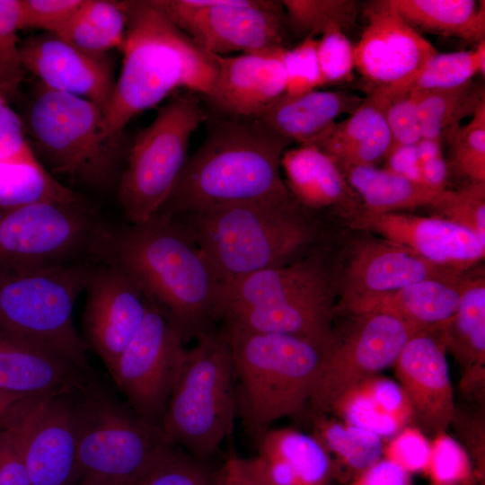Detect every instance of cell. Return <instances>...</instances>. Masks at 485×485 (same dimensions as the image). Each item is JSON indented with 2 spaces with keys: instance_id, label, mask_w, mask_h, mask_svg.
<instances>
[{
  "instance_id": "6da1fadb",
  "label": "cell",
  "mask_w": 485,
  "mask_h": 485,
  "mask_svg": "<svg viewBox=\"0 0 485 485\" xmlns=\"http://www.w3.org/2000/svg\"><path fill=\"white\" fill-rule=\"evenodd\" d=\"M100 261L128 273L159 306L184 342L216 319L222 283L189 229L178 219L110 227Z\"/></svg>"
},
{
  "instance_id": "7a4b0ae2",
  "label": "cell",
  "mask_w": 485,
  "mask_h": 485,
  "mask_svg": "<svg viewBox=\"0 0 485 485\" xmlns=\"http://www.w3.org/2000/svg\"><path fill=\"white\" fill-rule=\"evenodd\" d=\"M206 121L203 143L156 215L179 217L233 202L292 196L280 173L291 141L258 118L219 113Z\"/></svg>"
},
{
  "instance_id": "3957f363",
  "label": "cell",
  "mask_w": 485,
  "mask_h": 485,
  "mask_svg": "<svg viewBox=\"0 0 485 485\" xmlns=\"http://www.w3.org/2000/svg\"><path fill=\"white\" fill-rule=\"evenodd\" d=\"M121 3L127 17L122 66L104 112L110 134L119 139L135 116L178 89L207 98L217 75L213 55L199 48L150 0Z\"/></svg>"
},
{
  "instance_id": "277c9868",
  "label": "cell",
  "mask_w": 485,
  "mask_h": 485,
  "mask_svg": "<svg viewBox=\"0 0 485 485\" xmlns=\"http://www.w3.org/2000/svg\"><path fill=\"white\" fill-rule=\"evenodd\" d=\"M222 285L300 258L319 228L294 196L212 207L179 217Z\"/></svg>"
},
{
  "instance_id": "5b68a950",
  "label": "cell",
  "mask_w": 485,
  "mask_h": 485,
  "mask_svg": "<svg viewBox=\"0 0 485 485\" xmlns=\"http://www.w3.org/2000/svg\"><path fill=\"white\" fill-rule=\"evenodd\" d=\"M336 284L323 254L262 269L222 285L216 319L225 328L332 339Z\"/></svg>"
},
{
  "instance_id": "8992f818",
  "label": "cell",
  "mask_w": 485,
  "mask_h": 485,
  "mask_svg": "<svg viewBox=\"0 0 485 485\" xmlns=\"http://www.w3.org/2000/svg\"><path fill=\"white\" fill-rule=\"evenodd\" d=\"M235 377L237 414L259 438L278 419L307 413L328 346L290 334L225 328Z\"/></svg>"
},
{
  "instance_id": "52a82bcc",
  "label": "cell",
  "mask_w": 485,
  "mask_h": 485,
  "mask_svg": "<svg viewBox=\"0 0 485 485\" xmlns=\"http://www.w3.org/2000/svg\"><path fill=\"white\" fill-rule=\"evenodd\" d=\"M80 482L137 485L175 446L96 375L72 394Z\"/></svg>"
},
{
  "instance_id": "ba28073f",
  "label": "cell",
  "mask_w": 485,
  "mask_h": 485,
  "mask_svg": "<svg viewBox=\"0 0 485 485\" xmlns=\"http://www.w3.org/2000/svg\"><path fill=\"white\" fill-rule=\"evenodd\" d=\"M23 127L36 158L52 176L94 189L119 181L123 141L110 134L104 111L95 103L40 84Z\"/></svg>"
},
{
  "instance_id": "9c48e42d",
  "label": "cell",
  "mask_w": 485,
  "mask_h": 485,
  "mask_svg": "<svg viewBox=\"0 0 485 485\" xmlns=\"http://www.w3.org/2000/svg\"><path fill=\"white\" fill-rule=\"evenodd\" d=\"M185 349L161 428L179 448L204 461L232 434L237 398L232 352L210 330Z\"/></svg>"
},
{
  "instance_id": "30bf717a",
  "label": "cell",
  "mask_w": 485,
  "mask_h": 485,
  "mask_svg": "<svg viewBox=\"0 0 485 485\" xmlns=\"http://www.w3.org/2000/svg\"><path fill=\"white\" fill-rule=\"evenodd\" d=\"M95 265L0 266V329L58 352L85 374L95 375L73 310Z\"/></svg>"
},
{
  "instance_id": "8fae6325",
  "label": "cell",
  "mask_w": 485,
  "mask_h": 485,
  "mask_svg": "<svg viewBox=\"0 0 485 485\" xmlns=\"http://www.w3.org/2000/svg\"><path fill=\"white\" fill-rule=\"evenodd\" d=\"M208 117L198 95L174 93L135 137L118 181L128 224L154 217L172 193L189 158L190 137Z\"/></svg>"
},
{
  "instance_id": "7c38bea8",
  "label": "cell",
  "mask_w": 485,
  "mask_h": 485,
  "mask_svg": "<svg viewBox=\"0 0 485 485\" xmlns=\"http://www.w3.org/2000/svg\"><path fill=\"white\" fill-rule=\"evenodd\" d=\"M110 229L86 203L42 202L0 211V266L100 261Z\"/></svg>"
},
{
  "instance_id": "4fadbf2b",
  "label": "cell",
  "mask_w": 485,
  "mask_h": 485,
  "mask_svg": "<svg viewBox=\"0 0 485 485\" xmlns=\"http://www.w3.org/2000/svg\"><path fill=\"white\" fill-rule=\"evenodd\" d=\"M341 334L328 344L307 414L329 415L350 390L393 366L407 340L417 332L400 319L380 313L353 314Z\"/></svg>"
},
{
  "instance_id": "5bb4252c",
  "label": "cell",
  "mask_w": 485,
  "mask_h": 485,
  "mask_svg": "<svg viewBox=\"0 0 485 485\" xmlns=\"http://www.w3.org/2000/svg\"><path fill=\"white\" fill-rule=\"evenodd\" d=\"M199 48L215 56L284 47L280 2L150 0Z\"/></svg>"
},
{
  "instance_id": "9a60e30c",
  "label": "cell",
  "mask_w": 485,
  "mask_h": 485,
  "mask_svg": "<svg viewBox=\"0 0 485 485\" xmlns=\"http://www.w3.org/2000/svg\"><path fill=\"white\" fill-rule=\"evenodd\" d=\"M184 343L163 311L150 300L141 325L108 369L126 403L160 428L182 362Z\"/></svg>"
},
{
  "instance_id": "2e32d148",
  "label": "cell",
  "mask_w": 485,
  "mask_h": 485,
  "mask_svg": "<svg viewBox=\"0 0 485 485\" xmlns=\"http://www.w3.org/2000/svg\"><path fill=\"white\" fill-rule=\"evenodd\" d=\"M72 394L16 400L0 418L13 436L31 485L80 482Z\"/></svg>"
},
{
  "instance_id": "e0dca14e",
  "label": "cell",
  "mask_w": 485,
  "mask_h": 485,
  "mask_svg": "<svg viewBox=\"0 0 485 485\" xmlns=\"http://www.w3.org/2000/svg\"><path fill=\"white\" fill-rule=\"evenodd\" d=\"M367 24L354 46L355 68L373 89L401 91L437 50L383 1L366 10Z\"/></svg>"
},
{
  "instance_id": "ac0fdd59",
  "label": "cell",
  "mask_w": 485,
  "mask_h": 485,
  "mask_svg": "<svg viewBox=\"0 0 485 485\" xmlns=\"http://www.w3.org/2000/svg\"><path fill=\"white\" fill-rule=\"evenodd\" d=\"M85 292L84 341L110 369L141 325L150 299L128 273L110 263L94 266Z\"/></svg>"
},
{
  "instance_id": "d6986e66",
  "label": "cell",
  "mask_w": 485,
  "mask_h": 485,
  "mask_svg": "<svg viewBox=\"0 0 485 485\" xmlns=\"http://www.w3.org/2000/svg\"><path fill=\"white\" fill-rule=\"evenodd\" d=\"M351 227L375 233L443 268L465 273L485 257V242L470 230L439 216L360 211Z\"/></svg>"
},
{
  "instance_id": "ffe728a7",
  "label": "cell",
  "mask_w": 485,
  "mask_h": 485,
  "mask_svg": "<svg viewBox=\"0 0 485 485\" xmlns=\"http://www.w3.org/2000/svg\"><path fill=\"white\" fill-rule=\"evenodd\" d=\"M442 329L411 336L395 363V375L419 428L445 432L455 413Z\"/></svg>"
},
{
  "instance_id": "44dd1931",
  "label": "cell",
  "mask_w": 485,
  "mask_h": 485,
  "mask_svg": "<svg viewBox=\"0 0 485 485\" xmlns=\"http://www.w3.org/2000/svg\"><path fill=\"white\" fill-rule=\"evenodd\" d=\"M25 70L48 89L86 99L107 110L115 81L104 55L84 51L58 36L44 32L20 41Z\"/></svg>"
},
{
  "instance_id": "7402d4cb",
  "label": "cell",
  "mask_w": 485,
  "mask_h": 485,
  "mask_svg": "<svg viewBox=\"0 0 485 485\" xmlns=\"http://www.w3.org/2000/svg\"><path fill=\"white\" fill-rule=\"evenodd\" d=\"M465 273L437 266L400 244L366 240L349 257L336 312L357 300L383 295L427 280L457 281Z\"/></svg>"
},
{
  "instance_id": "603a6c76",
  "label": "cell",
  "mask_w": 485,
  "mask_h": 485,
  "mask_svg": "<svg viewBox=\"0 0 485 485\" xmlns=\"http://www.w3.org/2000/svg\"><path fill=\"white\" fill-rule=\"evenodd\" d=\"M285 47L215 56L217 75L206 98L218 113L239 118H258L286 91L283 66Z\"/></svg>"
},
{
  "instance_id": "cb8c5ba5",
  "label": "cell",
  "mask_w": 485,
  "mask_h": 485,
  "mask_svg": "<svg viewBox=\"0 0 485 485\" xmlns=\"http://www.w3.org/2000/svg\"><path fill=\"white\" fill-rule=\"evenodd\" d=\"M54 349L0 329V391L16 397L74 393L93 377Z\"/></svg>"
},
{
  "instance_id": "d4e9b609",
  "label": "cell",
  "mask_w": 485,
  "mask_h": 485,
  "mask_svg": "<svg viewBox=\"0 0 485 485\" xmlns=\"http://www.w3.org/2000/svg\"><path fill=\"white\" fill-rule=\"evenodd\" d=\"M247 464L269 485H331L333 462L313 436L291 428L268 429Z\"/></svg>"
},
{
  "instance_id": "484cf974",
  "label": "cell",
  "mask_w": 485,
  "mask_h": 485,
  "mask_svg": "<svg viewBox=\"0 0 485 485\" xmlns=\"http://www.w3.org/2000/svg\"><path fill=\"white\" fill-rule=\"evenodd\" d=\"M385 97L373 89L347 119L333 123L309 143L344 170L384 160L393 142L384 118Z\"/></svg>"
},
{
  "instance_id": "4316f807",
  "label": "cell",
  "mask_w": 485,
  "mask_h": 485,
  "mask_svg": "<svg viewBox=\"0 0 485 485\" xmlns=\"http://www.w3.org/2000/svg\"><path fill=\"white\" fill-rule=\"evenodd\" d=\"M467 275L457 281L427 279L395 291L362 298L340 309L350 314L392 315L417 332L442 329L454 315Z\"/></svg>"
},
{
  "instance_id": "83f0119b",
  "label": "cell",
  "mask_w": 485,
  "mask_h": 485,
  "mask_svg": "<svg viewBox=\"0 0 485 485\" xmlns=\"http://www.w3.org/2000/svg\"><path fill=\"white\" fill-rule=\"evenodd\" d=\"M445 350L463 368L461 388L481 398L485 382V277L467 276L457 308L441 330Z\"/></svg>"
},
{
  "instance_id": "f1b7e54d",
  "label": "cell",
  "mask_w": 485,
  "mask_h": 485,
  "mask_svg": "<svg viewBox=\"0 0 485 485\" xmlns=\"http://www.w3.org/2000/svg\"><path fill=\"white\" fill-rule=\"evenodd\" d=\"M364 98L346 92L313 90L283 93L258 117L279 136L299 145L309 143L344 114H351Z\"/></svg>"
},
{
  "instance_id": "f546056e",
  "label": "cell",
  "mask_w": 485,
  "mask_h": 485,
  "mask_svg": "<svg viewBox=\"0 0 485 485\" xmlns=\"http://www.w3.org/2000/svg\"><path fill=\"white\" fill-rule=\"evenodd\" d=\"M280 167L285 172L287 189L305 208H357V197L343 172L316 146L304 144L287 148L282 154Z\"/></svg>"
},
{
  "instance_id": "4dcf8cb0",
  "label": "cell",
  "mask_w": 485,
  "mask_h": 485,
  "mask_svg": "<svg viewBox=\"0 0 485 485\" xmlns=\"http://www.w3.org/2000/svg\"><path fill=\"white\" fill-rule=\"evenodd\" d=\"M332 408L330 413L380 436L399 432L411 419L399 384L376 375L350 390Z\"/></svg>"
},
{
  "instance_id": "1f68e13d",
  "label": "cell",
  "mask_w": 485,
  "mask_h": 485,
  "mask_svg": "<svg viewBox=\"0 0 485 485\" xmlns=\"http://www.w3.org/2000/svg\"><path fill=\"white\" fill-rule=\"evenodd\" d=\"M408 25L478 44L485 40V2L474 0H383Z\"/></svg>"
},
{
  "instance_id": "d6a6232c",
  "label": "cell",
  "mask_w": 485,
  "mask_h": 485,
  "mask_svg": "<svg viewBox=\"0 0 485 485\" xmlns=\"http://www.w3.org/2000/svg\"><path fill=\"white\" fill-rule=\"evenodd\" d=\"M341 172L363 203L364 211L370 213H393L424 207L434 208L447 191L416 183L374 165L353 166Z\"/></svg>"
},
{
  "instance_id": "836d02e7",
  "label": "cell",
  "mask_w": 485,
  "mask_h": 485,
  "mask_svg": "<svg viewBox=\"0 0 485 485\" xmlns=\"http://www.w3.org/2000/svg\"><path fill=\"white\" fill-rule=\"evenodd\" d=\"M126 31L127 17L121 1L84 0L55 35L84 51L104 55L113 48L121 50Z\"/></svg>"
},
{
  "instance_id": "e575fe53",
  "label": "cell",
  "mask_w": 485,
  "mask_h": 485,
  "mask_svg": "<svg viewBox=\"0 0 485 485\" xmlns=\"http://www.w3.org/2000/svg\"><path fill=\"white\" fill-rule=\"evenodd\" d=\"M313 436L330 454L335 468H345L350 478L383 458L381 436L362 428L313 415Z\"/></svg>"
},
{
  "instance_id": "d590c367",
  "label": "cell",
  "mask_w": 485,
  "mask_h": 485,
  "mask_svg": "<svg viewBox=\"0 0 485 485\" xmlns=\"http://www.w3.org/2000/svg\"><path fill=\"white\" fill-rule=\"evenodd\" d=\"M42 202L80 204L86 201L59 182L41 164L0 161V211Z\"/></svg>"
},
{
  "instance_id": "8d00e7d4",
  "label": "cell",
  "mask_w": 485,
  "mask_h": 485,
  "mask_svg": "<svg viewBox=\"0 0 485 485\" xmlns=\"http://www.w3.org/2000/svg\"><path fill=\"white\" fill-rule=\"evenodd\" d=\"M411 92L417 101L421 138L437 140L459 126L463 117L472 115L485 98L484 91L472 82L454 89Z\"/></svg>"
},
{
  "instance_id": "74e56055",
  "label": "cell",
  "mask_w": 485,
  "mask_h": 485,
  "mask_svg": "<svg viewBox=\"0 0 485 485\" xmlns=\"http://www.w3.org/2000/svg\"><path fill=\"white\" fill-rule=\"evenodd\" d=\"M477 74H485V40L472 50L437 52L401 91L454 89L468 84Z\"/></svg>"
},
{
  "instance_id": "f35d334b",
  "label": "cell",
  "mask_w": 485,
  "mask_h": 485,
  "mask_svg": "<svg viewBox=\"0 0 485 485\" xmlns=\"http://www.w3.org/2000/svg\"><path fill=\"white\" fill-rule=\"evenodd\" d=\"M292 27L305 37L323 34L332 28L348 30L355 23L357 2L352 0H285Z\"/></svg>"
},
{
  "instance_id": "ab89813d",
  "label": "cell",
  "mask_w": 485,
  "mask_h": 485,
  "mask_svg": "<svg viewBox=\"0 0 485 485\" xmlns=\"http://www.w3.org/2000/svg\"><path fill=\"white\" fill-rule=\"evenodd\" d=\"M444 137L457 170L471 181L485 182V98L466 125L455 127Z\"/></svg>"
},
{
  "instance_id": "60d3db41",
  "label": "cell",
  "mask_w": 485,
  "mask_h": 485,
  "mask_svg": "<svg viewBox=\"0 0 485 485\" xmlns=\"http://www.w3.org/2000/svg\"><path fill=\"white\" fill-rule=\"evenodd\" d=\"M433 485H477L472 460L460 443L445 432L436 435L425 472Z\"/></svg>"
},
{
  "instance_id": "b9f144b4",
  "label": "cell",
  "mask_w": 485,
  "mask_h": 485,
  "mask_svg": "<svg viewBox=\"0 0 485 485\" xmlns=\"http://www.w3.org/2000/svg\"><path fill=\"white\" fill-rule=\"evenodd\" d=\"M18 0H0V92L13 96L25 69L20 56Z\"/></svg>"
},
{
  "instance_id": "7bdbcfd3",
  "label": "cell",
  "mask_w": 485,
  "mask_h": 485,
  "mask_svg": "<svg viewBox=\"0 0 485 485\" xmlns=\"http://www.w3.org/2000/svg\"><path fill=\"white\" fill-rule=\"evenodd\" d=\"M446 218L477 235L485 242V182H473L459 190L446 191L434 207Z\"/></svg>"
},
{
  "instance_id": "ee69618b",
  "label": "cell",
  "mask_w": 485,
  "mask_h": 485,
  "mask_svg": "<svg viewBox=\"0 0 485 485\" xmlns=\"http://www.w3.org/2000/svg\"><path fill=\"white\" fill-rule=\"evenodd\" d=\"M317 40L315 37L307 36L294 48L284 49L285 93L297 95L323 86L317 58Z\"/></svg>"
},
{
  "instance_id": "f6af8a7d",
  "label": "cell",
  "mask_w": 485,
  "mask_h": 485,
  "mask_svg": "<svg viewBox=\"0 0 485 485\" xmlns=\"http://www.w3.org/2000/svg\"><path fill=\"white\" fill-rule=\"evenodd\" d=\"M203 461L175 446L137 485H209Z\"/></svg>"
},
{
  "instance_id": "bcb514c9",
  "label": "cell",
  "mask_w": 485,
  "mask_h": 485,
  "mask_svg": "<svg viewBox=\"0 0 485 485\" xmlns=\"http://www.w3.org/2000/svg\"><path fill=\"white\" fill-rule=\"evenodd\" d=\"M317 58L323 85L351 79L354 46L340 28L326 31L317 40Z\"/></svg>"
},
{
  "instance_id": "7dc6e473",
  "label": "cell",
  "mask_w": 485,
  "mask_h": 485,
  "mask_svg": "<svg viewBox=\"0 0 485 485\" xmlns=\"http://www.w3.org/2000/svg\"><path fill=\"white\" fill-rule=\"evenodd\" d=\"M381 90L385 97L384 118L393 145H415L421 139L416 98L411 91Z\"/></svg>"
},
{
  "instance_id": "c3c4849f",
  "label": "cell",
  "mask_w": 485,
  "mask_h": 485,
  "mask_svg": "<svg viewBox=\"0 0 485 485\" xmlns=\"http://www.w3.org/2000/svg\"><path fill=\"white\" fill-rule=\"evenodd\" d=\"M84 0H18L19 27L57 34Z\"/></svg>"
},
{
  "instance_id": "681fc988",
  "label": "cell",
  "mask_w": 485,
  "mask_h": 485,
  "mask_svg": "<svg viewBox=\"0 0 485 485\" xmlns=\"http://www.w3.org/2000/svg\"><path fill=\"white\" fill-rule=\"evenodd\" d=\"M431 443L419 428L404 427L384 446L383 458L409 473L426 472Z\"/></svg>"
},
{
  "instance_id": "f907efd6",
  "label": "cell",
  "mask_w": 485,
  "mask_h": 485,
  "mask_svg": "<svg viewBox=\"0 0 485 485\" xmlns=\"http://www.w3.org/2000/svg\"><path fill=\"white\" fill-rule=\"evenodd\" d=\"M25 136L22 119L0 92V161L19 164H40Z\"/></svg>"
},
{
  "instance_id": "816d5d0a",
  "label": "cell",
  "mask_w": 485,
  "mask_h": 485,
  "mask_svg": "<svg viewBox=\"0 0 485 485\" xmlns=\"http://www.w3.org/2000/svg\"><path fill=\"white\" fill-rule=\"evenodd\" d=\"M0 485H31L13 436L1 426Z\"/></svg>"
},
{
  "instance_id": "f5cc1de1",
  "label": "cell",
  "mask_w": 485,
  "mask_h": 485,
  "mask_svg": "<svg viewBox=\"0 0 485 485\" xmlns=\"http://www.w3.org/2000/svg\"><path fill=\"white\" fill-rule=\"evenodd\" d=\"M348 485H412L410 473L382 458L356 474Z\"/></svg>"
},
{
  "instance_id": "db71d44e",
  "label": "cell",
  "mask_w": 485,
  "mask_h": 485,
  "mask_svg": "<svg viewBox=\"0 0 485 485\" xmlns=\"http://www.w3.org/2000/svg\"><path fill=\"white\" fill-rule=\"evenodd\" d=\"M384 161L385 170L425 185L416 144L392 145Z\"/></svg>"
},
{
  "instance_id": "11a10c76",
  "label": "cell",
  "mask_w": 485,
  "mask_h": 485,
  "mask_svg": "<svg viewBox=\"0 0 485 485\" xmlns=\"http://www.w3.org/2000/svg\"><path fill=\"white\" fill-rule=\"evenodd\" d=\"M421 175L424 184L429 188L445 190L448 178V167L443 154L421 163Z\"/></svg>"
},
{
  "instance_id": "9f6ffc18",
  "label": "cell",
  "mask_w": 485,
  "mask_h": 485,
  "mask_svg": "<svg viewBox=\"0 0 485 485\" xmlns=\"http://www.w3.org/2000/svg\"><path fill=\"white\" fill-rule=\"evenodd\" d=\"M216 485H248L242 464V458L230 456L224 463Z\"/></svg>"
},
{
  "instance_id": "6f0895ef",
  "label": "cell",
  "mask_w": 485,
  "mask_h": 485,
  "mask_svg": "<svg viewBox=\"0 0 485 485\" xmlns=\"http://www.w3.org/2000/svg\"><path fill=\"white\" fill-rule=\"evenodd\" d=\"M416 146L420 165L429 159L442 154V140L421 138Z\"/></svg>"
},
{
  "instance_id": "680465c9",
  "label": "cell",
  "mask_w": 485,
  "mask_h": 485,
  "mask_svg": "<svg viewBox=\"0 0 485 485\" xmlns=\"http://www.w3.org/2000/svg\"><path fill=\"white\" fill-rule=\"evenodd\" d=\"M242 464L248 485H269L260 476H259L242 458Z\"/></svg>"
},
{
  "instance_id": "91938a15",
  "label": "cell",
  "mask_w": 485,
  "mask_h": 485,
  "mask_svg": "<svg viewBox=\"0 0 485 485\" xmlns=\"http://www.w3.org/2000/svg\"><path fill=\"white\" fill-rule=\"evenodd\" d=\"M18 399H20V397H16L0 391V418L10 407V405Z\"/></svg>"
},
{
  "instance_id": "94428289",
  "label": "cell",
  "mask_w": 485,
  "mask_h": 485,
  "mask_svg": "<svg viewBox=\"0 0 485 485\" xmlns=\"http://www.w3.org/2000/svg\"><path fill=\"white\" fill-rule=\"evenodd\" d=\"M75 485H94V484H91V483H85V482H79Z\"/></svg>"
},
{
  "instance_id": "6125c7cd",
  "label": "cell",
  "mask_w": 485,
  "mask_h": 485,
  "mask_svg": "<svg viewBox=\"0 0 485 485\" xmlns=\"http://www.w3.org/2000/svg\"><path fill=\"white\" fill-rule=\"evenodd\" d=\"M448 485H456V484H448Z\"/></svg>"
}]
</instances>
